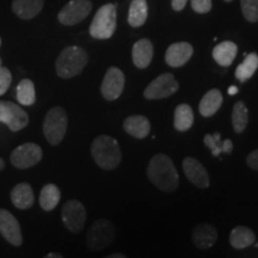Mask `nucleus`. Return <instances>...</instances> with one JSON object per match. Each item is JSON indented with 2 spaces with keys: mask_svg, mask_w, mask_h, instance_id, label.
<instances>
[{
  "mask_svg": "<svg viewBox=\"0 0 258 258\" xmlns=\"http://www.w3.org/2000/svg\"><path fill=\"white\" fill-rule=\"evenodd\" d=\"M116 6L105 4L98 9L90 25V35L96 40H108L116 30Z\"/></svg>",
  "mask_w": 258,
  "mask_h": 258,
  "instance_id": "5",
  "label": "nucleus"
},
{
  "mask_svg": "<svg viewBox=\"0 0 258 258\" xmlns=\"http://www.w3.org/2000/svg\"><path fill=\"white\" fill-rule=\"evenodd\" d=\"M188 0H171V6L175 11H182L185 8Z\"/></svg>",
  "mask_w": 258,
  "mask_h": 258,
  "instance_id": "35",
  "label": "nucleus"
},
{
  "mask_svg": "<svg viewBox=\"0 0 258 258\" xmlns=\"http://www.w3.org/2000/svg\"><path fill=\"white\" fill-rule=\"evenodd\" d=\"M222 101H224V98H222L221 92L218 89L209 90L200 102V114L203 117H211V116L217 114V111L221 108Z\"/></svg>",
  "mask_w": 258,
  "mask_h": 258,
  "instance_id": "21",
  "label": "nucleus"
},
{
  "mask_svg": "<svg viewBox=\"0 0 258 258\" xmlns=\"http://www.w3.org/2000/svg\"><path fill=\"white\" fill-rule=\"evenodd\" d=\"M124 74L117 67H110L106 71L101 85L102 96L106 101H116L124 90Z\"/></svg>",
  "mask_w": 258,
  "mask_h": 258,
  "instance_id": "12",
  "label": "nucleus"
},
{
  "mask_svg": "<svg viewBox=\"0 0 258 258\" xmlns=\"http://www.w3.org/2000/svg\"><path fill=\"white\" fill-rule=\"evenodd\" d=\"M194 48L188 42H177L167 48L165 61L171 67H180L185 64L192 56Z\"/></svg>",
  "mask_w": 258,
  "mask_h": 258,
  "instance_id": "15",
  "label": "nucleus"
},
{
  "mask_svg": "<svg viewBox=\"0 0 258 258\" xmlns=\"http://www.w3.org/2000/svg\"><path fill=\"white\" fill-rule=\"evenodd\" d=\"M194 124V111L189 104H179L175 110V121L173 125L177 131L186 132Z\"/></svg>",
  "mask_w": 258,
  "mask_h": 258,
  "instance_id": "27",
  "label": "nucleus"
},
{
  "mask_svg": "<svg viewBox=\"0 0 258 258\" xmlns=\"http://www.w3.org/2000/svg\"><path fill=\"white\" fill-rule=\"evenodd\" d=\"M4 167H5V161L0 158V171L4 170Z\"/></svg>",
  "mask_w": 258,
  "mask_h": 258,
  "instance_id": "39",
  "label": "nucleus"
},
{
  "mask_svg": "<svg viewBox=\"0 0 258 258\" xmlns=\"http://www.w3.org/2000/svg\"><path fill=\"white\" fill-rule=\"evenodd\" d=\"M148 16V6L146 0H133L129 8L128 23L131 27L139 28L145 24Z\"/></svg>",
  "mask_w": 258,
  "mask_h": 258,
  "instance_id": "24",
  "label": "nucleus"
},
{
  "mask_svg": "<svg viewBox=\"0 0 258 258\" xmlns=\"http://www.w3.org/2000/svg\"><path fill=\"white\" fill-rule=\"evenodd\" d=\"M0 46H2V38H0Z\"/></svg>",
  "mask_w": 258,
  "mask_h": 258,
  "instance_id": "42",
  "label": "nucleus"
},
{
  "mask_svg": "<svg viewBox=\"0 0 258 258\" xmlns=\"http://www.w3.org/2000/svg\"><path fill=\"white\" fill-rule=\"evenodd\" d=\"M46 258H62V254L51 252V253H48L47 256H46Z\"/></svg>",
  "mask_w": 258,
  "mask_h": 258,
  "instance_id": "37",
  "label": "nucleus"
},
{
  "mask_svg": "<svg viewBox=\"0 0 258 258\" xmlns=\"http://www.w3.org/2000/svg\"><path fill=\"white\" fill-rule=\"evenodd\" d=\"M92 10L90 0H71L61 9L57 19L63 25H74L84 21Z\"/></svg>",
  "mask_w": 258,
  "mask_h": 258,
  "instance_id": "9",
  "label": "nucleus"
},
{
  "mask_svg": "<svg viewBox=\"0 0 258 258\" xmlns=\"http://www.w3.org/2000/svg\"><path fill=\"white\" fill-rule=\"evenodd\" d=\"M0 234L14 246H21L23 243L21 225L15 215L6 209H0Z\"/></svg>",
  "mask_w": 258,
  "mask_h": 258,
  "instance_id": "13",
  "label": "nucleus"
},
{
  "mask_svg": "<svg viewBox=\"0 0 258 258\" xmlns=\"http://www.w3.org/2000/svg\"><path fill=\"white\" fill-rule=\"evenodd\" d=\"M218 239V231L209 224H200L192 231V241L200 250H207Z\"/></svg>",
  "mask_w": 258,
  "mask_h": 258,
  "instance_id": "16",
  "label": "nucleus"
},
{
  "mask_svg": "<svg viewBox=\"0 0 258 258\" xmlns=\"http://www.w3.org/2000/svg\"><path fill=\"white\" fill-rule=\"evenodd\" d=\"M254 232L246 226H237L230 233V244L237 250L246 249L254 243Z\"/></svg>",
  "mask_w": 258,
  "mask_h": 258,
  "instance_id": "23",
  "label": "nucleus"
},
{
  "mask_svg": "<svg viewBox=\"0 0 258 258\" xmlns=\"http://www.w3.org/2000/svg\"><path fill=\"white\" fill-rule=\"evenodd\" d=\"M11 201L18 209L31 208L35 202L34 191L29 183H19L11 190Z\"/></svg>",
  "mask_w": 258,
  "mask_h": 258,
  "instance_id": "20",
  "label": "nucleus"
},
{
  "mask_svg": "<svg viewBox=\"0 0 258 258\" xmlns=\"http://www.w3.org/2000/svg\"><path fill=\"white\" fill-rule=\"evenodd\" d=\"M69 127V116L61 106H54L47 112L43 121V134L47 141L57 146L63 140Z\"/></svg>",
  "mask_w": 258,
  "mask_h": 258,
  "instance_id": "4",
  "label": "nucleus"
},
{
  "mask_svg": "<svg viewBox=\"0 0 258 258\" xmlns=\"http://www.w3.org/2000/svg\"><path fill=\"white\" fill-rule=\"evenodd\" d=\"M61 191L55 184H46L40 192V206L46 212L53 211L59 205Z\"/></svg>",
  "mask_w": 258,
  "mask_h": 258,
  "instance_id": "25",
  "label": "nucleus"
},
{
  "mask_svg": "<svg viewBox=\"0 0 258 258\" xmlns=\"http://www.w3.org/2000/svg\"><path fill=\"white\" fill-rule=\"evenodd\" d=\"M178 90V83L171 73L160 74L145 89L144 96L147 99H163L172 96Z\"/></svg>",
  "mask_w": 258,
  "mask_h": 258,
  "instance_id": "11",
  "label": "nucleus"
},
{
  "mask_svg": "<svg viewBox=\"0 0 258 258\" xmlns=\"http://www.w3.org/2000/svg\"><path fill=\"white\" fill-rule=\"evenodd\" d=\"M43 4L44 0H14L12 11L17 17L28 21L40 14L43 9Z\"/></svg>",
  "mask_w": 258,
  "mask_h": 258,
  "instance_id": "18",
  "label": "nucleus"
},
{
  "mask_svg": "<svg viewBox=\"0 0 258 258\" xmlns=\"http://www.w3.org/2000/svg\"><path fill=\"white\" fill-rule=\"evenodd\" d=\"M238 53V47L237 44L233 43L231 41H224L221 43L217 44L213 49L212 54L214 60L220 64V66L228 67L231 66L233 60L235 59Z\"/></svg>",
  "mask_w": 258,
  "mask_h": 258,
  "instance_id": "22",
  "label": "nucleus"
},
{
  "mask_svg": "<svg viewBox=\"0 0 258 258\" xmlns=\"http://www.w3.org/2000/svg\"><path fill=\"white\" fill-rule=\"evenodd\" d=\"M153 44L147 38H143L135 42L133 46V62L138 69L144 70L150 66L151 61L153 59Z\"/></svg>",
  "mask_w": 258,
  "mask_h": 258,
  "instance_id": "17",
  "label": "nucleus"
},
{
  "mask_svg": "<svg viewBox=\"0 0 258 258\" xmlns=\"http://www.w3.org/2000/svg\"><path fill=\"white\" fill-rule=\"evenodd\" d=\"M17 101L19 104L30 106L36 101V90H35V85L30 79H23L21 80L17 86Z\"/></svg>",
  "mask_w": 258,
  "mask_h": 258,
  "instance_id": "29",
  "label": "nucleus"
},
{
  "mask_svg": "<svg viewBox=\"0 0 258 258\" xmlns=\"http://www.w3.org/2000/svg\"><path fill=\"white\" fill-rule=\"evenodd\" d=\"M116 228L111 221L98 219L91 225L86 234V244L91 251H102L115 239Z\"/></svg>",
  "mask_w": 258,
  "mask_h": 258,
  "instance_id": "6",
  "label": "nucleus"
},
{
  "mask_svg": "<svg viewBox=\"0 0 258 258\" xmlns=\"http://www.w3.org/2000/svg\"><path fill=\"white\" fill-rule=\"evenodd\" d=\"M109 258H125V254L123 253H112L109 256Z\"/></svg>",
  "mask_w": 258,
  "mask_h": 258,
  "instance_id": "38",
  "label": "nucleus"
},
{
  "mask_svg": "<svg viewBox=\"0 0 258 258\" xmlns=\"http://www.w3.org/2000/svg\"><path fill=\"white\" fill-rule=\"evenodd\" d=\"M147 177L161 191L170 192L178 188L179 177L173 161L166 154H157L150 160Z\"/></svg>",
  "mask_w": 258,
  "mask_h": 258,
  "instance_id": "1",
  "label": "nucleus"
},
{
  "mask_svg": "<svg viewBox=\"0 0 258 258\" xmlns=\"http://www.w3.org/2000/svg\"><path fill=\"white\" fill-rule=\"evenodd\" d=\"M3 66V61H2V57H0V67Z\"/></svg>",
  "mask_w": 258,
  "mask_h": 258,
  "instance_id": "40",
  "label": "nucleus"
},
{
  "mask_svg": "<svg viewBox=\"0 0 258 258\" xmlns=\"http://www.w3.org/2000/svg\"><path fill=\"white\" fill-rule=\"evenodd\" d=\"M258 69V55L256 53H251L245 57V60L241 62L235 70V78L240 83L247 82L251 77L253 76Z\"/></svg>",
  "mask_w": 258,
  "mask_h": 258,
  "instance_id": "28",
  "label": "nucleus"
},
{
  "mask_svg": "<svg viewBox=\"0 0 258 258\" xmlns=\"http://www.w3.org/2000/svg\"><path fill=\"white\" fill-rule=\"evenodd\" d=\"M42 156H43L42 148L38 145L27 143L16 147L12 151L10 159L12 165L17 169H29L40 163Z\"/></svg>",
  "mask_w": 258,
  "mask_h": 258,
  "instance_id": "10",
  "label": "nucleus"
},
{
  "mask_svg": "<svg viewBox=\"0 0 258 258\" xmlns=\"http://www.w3.org/2000/svg\"><path fill=\"white\" fill-rule=\"evenodd\" d=\"M247 123H249V111H247L246 105L241 101L237 102L232 111V124H233L235 133H243L247 127Z\"/></svg>",
  "mask_w": 258,
  "mask_h": 258,
  "instance_id": "30",
  "label": "nucleus"
},
{
  "mask_svg": "<svg viewBox=\"0 0 258 258\" xmlns=\"http://www.w3.org/2000/svg\"><path fill=\"white\" fill-rule=\"evenodd\" d=\"M12 83V74L6 67H0V96L5 95Z\"/></svg>",
  "mask_w": 258,
  "mask_h": 258,
  "instance_id": "32",
  "label": "nucleus"
},
{
  "mask_svg": "<svg viewBox=\"0 0 258 258\" xmlns=\"http://www.w3.org/2000/svg\"><path fill=\"white\" fill-rule=\"evenodd\" d=\"M63 225L72 233H79L86 224V209L78 200H70L61 209Z\"/></svg>",
  "mask_w": 258,
  "mask_h": 258,
  "instance_id": "7",
  "label": "nucleus"
},
{
  "mask_svg": "<svg viewBox=\"0 0 258 258\" xmlns=\"http://www.w3.org/2000/svg\"><path fill=\"white\" fill-rule=\"evenodd\" d=\"M203 143L208 148H211L212 154L214 157H219L221 153L230 154L232 150H233V143L228 140V139L221 140L220 133L207 134L203 139Z\"/></svg>",
  "mask_w": 258,
  "mask_h": 258,
  "instance_id": "26",
  "label": "nucleus"
},
{
  "mask_svg": "<svg viewBox=\"0 0 258 258\" xmlns=\"http://www.w3.org/2000/svg\"><path fill=\"white\" fill-rule=\"evenodd\" d=\"M123 128L127 133L135 139H145L150 134L151 124L147 117L143 115L129 116L123 122Z\"/></svg>",
  "mask_w": 258,
  "mask_h": 258,
  "instance_id": "19",
  "label": "nucleus"
},
{
  "mask_svg": "<svg viewBox=\"0 0 258 258\" xmlns=\"http://www.w3.org/2000/svg\"><path fill=\"white\" fill-rule=\"evenodd\" d=\"M91 154L97 165L104 170L116 169L122 160L120 145L109 135H99L93 140Z\"/></svg>",
  "mask_w": 258,
  "mask_h": 258,
  "instance_id": "2",
  "label": "nucleus"
},
{
  "mask_svg": "<svg viewBox=\"0 0 258 258\" xmlns=\"http://www.w3.org/2000/svg\"><path fill=\"white\" fill-rule=\"evenodd\" d=\"M0 122L10 131L19 132L29 123V116L18 104L10 101H0Z\"/></svg>",
  "mask_w": 258,
  "mask_h": 258,
  "instance_id": "8",
  "label": "nucleus"
},
{
  "mask_svg": "<svg viewBox=\"0 0 258 258\" xmlns=\"http://www.w3.org/2000/svg\"><path fill=\"white\" fill-rule=\"evenodd\" d=\"M191 8L198 14H207L212 10V0H190Z\"/></svg>",
  "mask_w": 258,
  "mask_h": 258,
  "instance_id": "33",
  "label": "nucleus"
},
{
  "mask_svg": "<svg viewBox=\"0 0 258 258\" xmlns=\"http://www.w3.org/2000/svg\"><path fill=\"white\" fill-rule=\"evenodd\" d=\"M237 93H238L237 86H230V89H228V95L233 96V95H237Z\"/></svg>",
  "mask_w": 258,
  "mask_h": 258,
  "instance_id": "36",
  "label": "nucleus"
},
{
  "mask_svg": "<svg viewBox=\"0 0 258 258\" xmlns=\"http://www.w3.org/2000/svg\"><path fill=\"white\" fill-rule=\"evenodd\" d=\"M183 171L190 183L198 188L206 189L209 186V175L206 167L196 158L186 157L183 160Z\"/></svg>",
  "mask_w": 258,
  "mask_h": 258,
  "instance_id": "14",
  "label": "nucleus"
},
{
  "mask_svg": "<svg viewBox=\"0 0 258 258\" xmlns=\"http://www.w3.org/2000/svg\"><path fill=\"white\" fill-rule=\"evenodd\" d=\"M246 164L250 169L258 171V150H254L246 158Z\"/></svg>",
  "mask_w": 258,
  "mask_h": 258,
  "instance_id": "34",
  "label": "nucleus"
},
{
  "mask_svg": "<svg viewBox=\"0 0 258 258\" xmlns=\"http://www.w3.org/2000/svg\"><path fill=\"white\" fill-rule=\"evenodd\" d=\"M240 8L247 22H258V0H240Z\"/></svg>",
  "mask_w": 258,
  "mask_h": 258,
  "instance_id": "31",
  "label": "nucleus"
},
{
  "mask_svg": "<svg viewBox=\"0 0 258 258\" xmlns=\"http://www.w3.org/2000/svg\"><path fill=\"white\" fill-rule=\"evenodd\" d=\"M88 62L89 55L82 47L70 46L57 56L55 70L60 78L71 79L82 73Z\"/></svg>",
  "mask_w": 258,
  "mask_h": 258,
  "instance_id": "3",
  "label": "nucleus"
},
{
  "mask_svg": "<svg viewBox=\"0 0 258 258\" xmlns=\"http://www.w3.org/2000/svg\"><path fill=\"white\" fill-rule=\"evenodd\" d=\"M225 2H227V3H230V2H232V0H225Z\"/></svg>",
  "mask_w": 258,
  "mask_h": 258,
  "instance_id": "41",
  "label": "nucleus"
}]
</instances>
